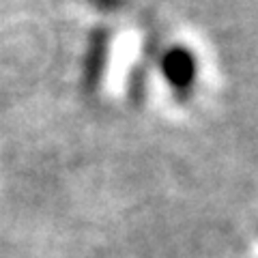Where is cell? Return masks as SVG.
<instances>
[{
	"instance_id": "cell-1",
	"label": "cell",
	"mask_w": 258,
	"mask_h": 258,
	"mask_svg": "<svg viewBox=\"0 0 258 258\" xmlns=\"http://www.w3.org/2000/svg\"><path fill=\"white\" fill-rule=\"evenodd\" d=\"M161 76L179 99H187L198 80V60L189 47L172 45L161 56Z\"/></svg>"
},
{
	"instance_id": "cell-2",
	"label": "cell",
	"mask_w": 258,
	"mask_h": 258,
	"mask_svg": "<svg viewBox=\"0 0 258 258\" xmlns=\"http://www.w3.org/2000/svg\"><path fill=\"white\" fill-rule=\"evenodd\" d=\"M106 58H108V35L106 32L103 35L97 32V37L91 43V54H88V60H86V78L91 86L99 82L103 69H106Z\"/></svg>"
},
{
	"instance_id": "cell-3",
	"label": "cell",
	"mask_w": 258,
	"mask_h": 258,
	"mask_svg": "<svg viewBox=\"0 0 258 258\" xmlns=\"http://www.w3.org/2000/svg\"><path fill=\"white\" fill-rule=\"evenodd\" d=\"M93 5H97L99 9H114V7L120 5V0H91Z\"/></svg>"
}]
</instances>
